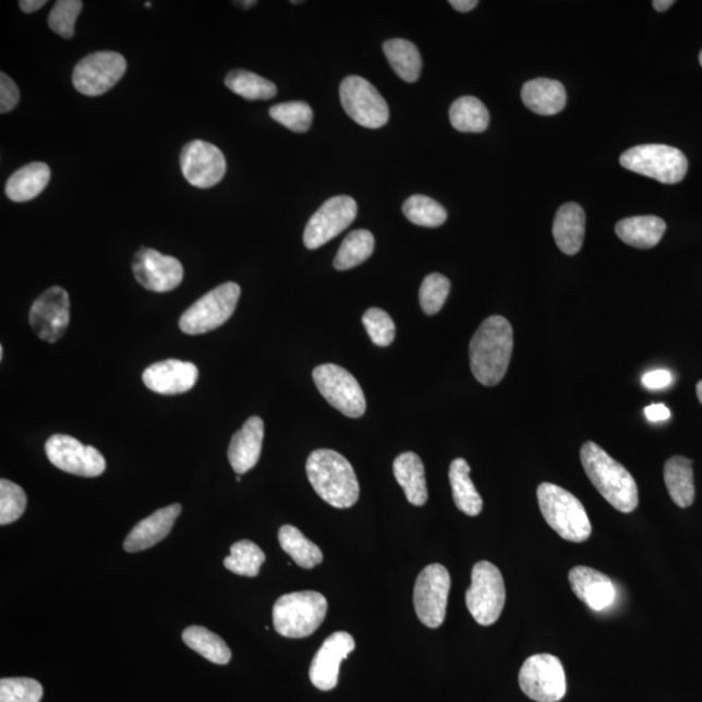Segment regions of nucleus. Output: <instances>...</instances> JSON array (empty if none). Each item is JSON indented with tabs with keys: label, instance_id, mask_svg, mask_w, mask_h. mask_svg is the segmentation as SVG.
Returning <instances> with one entry per match:
<instances>
[{
	"label": "nucleus",
	"instance_id": "f257e3e1",
	"mask_svg": "<svg viewBox=\"0 0 702 702\" xmlns=\"http://www.w3.org/2000/svg\"><path fill=\"white\" fill-rule=\"evenodd\" d=\"M515 332L504 316H489L477 328L470 342L472 375L483 386L501 383L509 368Z\"/></svg>",
	"mask_w": 702,
	"mask_h": 702
},
{
	"label": "nucleus",
	"instance_id": "f03ea898",
	"mask_svg": "<svg viewBox=\"0 0 702 702\" xmlns=\"http://www.w3.org/2000/svg\"><path fill=\"white\" fill-rule=\"evenodd\" d=\"M580 461L591 483L614 509L629 515L638 508V485L624 464L592 441L583 445Z\"/></svg>",
	"mask_w": 702,
	"mask_h": 702
},
{
	"label": "nucleus",
	"instance_id": "7ed1b4c3",
	"mask_svg": "<svg viewBox=\"0 0 702 702\" xmlns=\"http://www.w3.org/2000/svg\"><path fill=\"white\" fill-rule=\"evenodd\" d=\"M306 472L317 495L334 508H351L360 498V483L353 465L335 450L313 451L307 458Z\"/></svg>",
	"mask_w": 702,
	"mask_h": 702
},
{
	"label": "nucleus",
	"instance_id": "20e7f679",
	"mask_svg": "<svg viewBox=\"0 0 702 702\" xmlns=\"http://www.w3.org/2000/svg\"><path fill=\"white\" fill-rule=\"evenodd\" d=\"M540 511L553 530L567 542L584 543L592 524L582 503L556 484L543 483L537 488Z\"/></svg>",
	"mask_w": 702,
	"mask_h": 702
},
{
	"label": "nucleus",
	"instance_id": "39448f33",
	"mask_svg": "<svg viewBox=\"0 0 702 702\" xmlns=\"http://www.w3.org/2000/svg\"><path fill=\"white\" fill-rule=\"evenodd\" d=\"M327 598L319 592L303 591L281 596L274 605V627L283 638L312 637L327 617Z\"/></svg>",
	"mask_w": 702,
	"mask_h": 702
},
{
	"label": "nucleus",
	"instance_id": "423d86ee",
	"mask_svg": "<svg viewBox=\"0 0 702 702\" xmlns=\"http://www.w3.org/2000/svg\"><path fill=\"white\" fill-rule=\"evenodd\" d=\"M620 166L634 173L644 174L663 184H678L686 178V155L667 145H640L620 155Z\"/></svg>",
	"mask_w": 702,
	"mask_h": 702
},
{
	"label": "nucleus",
	"instance_id": "0eeeda50",
	"mask_svg": "<svg viewBox=\"0 0 702 702\" xmlns=\"http://www.w3.org/2000/svg\"><path fill=\"white\" fill-rule=\"evenodd\" d=\"M241 295L235 282L221 283L193 303L180 319V328L186 335H204L219 328L231 319Z\"/></svg>",
	"mask_w": 702,
	"mask_h": 702
},
{
	"label": "nucleus",
	"instance_id": "6e6552de",
	"mask_svg": "<svg viewBox=\"0 0 702 702\" xmlns=\"http://www.w3.org/2000/svg\"><path fill=\"white\" fill-rule=\"evenodd\" d=\"M506 590L501 571L488 561L472 569L471 585L465 592V605L479 625L492 626L501 617Z\"/></svg>",
	"mask_w": 702,
	"mask_h": 702
},
{
	"label": "nucleus",
	"instance_id": "1a4fd4ad",
	"mask_svg": "<svg viewBox=\"0 0 702 702\" xmlns=\"http://www.w3.org/2000/svg\"><path fill=\"white\" fill-rule=\"evenodd\" d=\"M315 386L329 404L349 417H361L366 413V397L360 383L346 368L327 363L313 373Z\"/></svg>",
	"mask_w": 702,
	"mask_h": 702
},
{
	"label": "nucleus",
	"instance_id": "9d476101",
	"mask_svg": "<svg viewBox=\"0 0 702 702\" xmlns=\"http://www.w3.org/2000/svg\"><path fill=\"white\" fill-rule=\"evenodd\" d=\"M519 686L525 697L537 702H558L567 691L561 661L552 654H535L519 671Z\"/></svg>",
	"mask_w": 702,
	"mask_h": 702
},
{
	"label": "nucleus",
	"instance_id": "9b49d317",
	"mask_svg": "<svg viewBox=\"0 0 702 702\" xmlns=\"http://www.w3.org/2000/svg\"><path fill=\"white\" fill-rule=\"evenodd\" d=\"M340 98L343 110L351 119L368 130H379L389 120L386 99L366 78L350 76L342 81Z\"/></svg>",
	"mask_w": 702,
	"mask_h": 702
},
{
	"label": "nucleus",
	"instance_id": "f8f14e48",
	"mask_svg": "<svg viewBox=\"0 0 702 702\" xmlns=\"http://www.w3.org/2000/svg\"><path fill=\"white\" fill-rule=\"evenodd\" d=\"M451 580L443 565L425 567L416 579L414 606L417 618L429 629H437L447 617Z\"/></svg>",
	"mask_w": 702,
	"mask_h": 702
},
{
	"label": "nucleus",
	"instance_id": "ddd939ff",
	"mask_svg": "<svg viewBox=\"0 0 702 702\" xmlns=\"http://www.w3.org/2000/svg\"><path fill=\"white\" fill-rule=\"evenodd\" d=\"M126 60L113 51H99L87 56L73 71V85L87 97H99L111 90L123 78Z\"/></svg>",
	"mask_w": 702,
	"mask_h": 702
},
{
	"label": "nucleus",
	"instance_id": "4468645a",
	"mask_svg": "<svg viewBox=\"0 0 702 702\" xmlns=\"http://www.w3.org/2000/svg\"><path fill=\"white\" fill-rule=\"evenodd\" d=\"M45 450L49 461L59 470L83 477H97L106 471V459L90 445L69 435H53Z\"/></svg>",
	"mask_w": 702,
	"mask_h": 702
},
{
	"label": "nucleus",
	"instance_id": "2eb2a0df",
	"mask_svg": "<svg viewBox=\"0 0 702 702\" xmlns=\"http://www.w3.org/2000/svg\"><path fill=\"white\" fill-rule=\"evenodd\" d=\"M356 202L349 195H337L324 204L308 220L303 242L310 250L319 249L346 231L356 218Z\"/></svg>",
	"mask_w": 702,
	"mask_h": 702
},
{
	"label": "nucleus",
	"instance_id": "dca6fc26",
	"mask_svg": "<svg viewBox=\"0 0 702 702\" xmlns=\"http://www.w3.org/2000/svg\"><path fill=\"white\" fill-rule=\"evenodd\" d=\"M180 166L189 184L201 189L218 185L227 172L225 154L219 147L201 140L189 142L182 148Z\"/></svg>",
	"mask_w": 702,
	"mask_h": 702
},
{
	"label": "nucleus",
	"instance_id": "f3484780",
	"mask_svg": "<svg viewBox=\"0 0 702 702\" xmlns=\"http://www.w3.org/2000/svg\"><path fill=\"white\" fill-rule=\"evenodd\" d=\"M29 323L40 340L57 342L70 326V295L63 288L52 287L33 303Z\"/></svg>",
	"mask_w": 702,
	"mask_h": 702
},
{
	"label": "nucleus",
	"instance_id": "a211bd4d",
	"mask_svg": "<svg viewBox=\"0 0 702 702\" xmlns=\"http://www.w3.org/2000/svg\"><path fill=\"white\" fill-rule=\"evenodd\" d=\"M132 269L141 287L155 293L171 292L184 280V267L180 261L154 249L138 250L134 255Z\"/></svg>",
	"mask_w": 702,
	"mask_h": 702
},
{
	"label": "nucleus",
	"instance_id": "6ab92c4d",
	"mask_svg": "<svg viewBox=\"0 0 702 702\" xmlns=\"http://www.w3.org/2000/svg\"><path fill=\"white\" fill-rule=\"evenodd\" d=\"M355 650V641L348 632H335L324 641L310 667V680L320 691H330L339 683L340 666Z\"/></svg>",
	"mask_w": 702,
	"mask_h": 702
},
{
	"label": "nucleus",
	"instance_id": "aec40b11",
	"mask_svg": "<svg viewBox=\"0 0 702 702\" xmlns=\"http://www.w3.org/2000/svg\"><path fill=\"white\" fill-rule=\"evenodd\" d=\"M198 375L197 366L191 362L167 360L147 367L142 380L155 394L174 396L193 389Z\"/></svg>",
	"mask_w": 702,
	"mask_h": 702
},
{
	"label": "nucleus",
	"instance_id": "412c9836",
	"mask_svg": "<svg viewBox=\"0 0 702 702\" xmlns=\"http://www.w3.org/2000/svg\"><path fill=\"white\" fill-rule=\"evenodd\" d=\"M569 582L577 597L593 612H603L616 601L617 590L613 580L591 567H573Z\"/></svg>",
	"mask_w": 702,
	"mask_h": 702
},
{
	"label": "nucleus",
	"instance_id": "4be33fe9",
	"mask_svg": "<svg viewBox=\"0 0 702 702\" xmlns=\"http://www.w3.org/2000/svg\"><path fill=\"white\" fill-rule=\"evenodd\" d=\"M263 438H265V423L259 416H252L242 425V428L232 437L228 448V459L235 474H246L258 463Z\"/></svg>",
	"mask_w": 702,
	"mask_h": 702
},
{
	"label": "nucleus",
	"instance_id": "5701e85b",
	"mask_svg": "<svg viewBox=\"0 0 702 702\" xmlns=\"http://www.w3.org/2000/svg\"><path fill=\"white\" fill-rule=\"evenodd\" d=\"M182 506L174 504L167 506V508L159 509L150 517L141 521L126 536L124 542V550L128 553H137L152 548L165 540L172 526L181 515Z\"/></svg>",
	"mask_w": 702,
	"mask_h": 702
},
{
	"label": "nucleus",
	"instance_id": "b1692460",
	"mask_svg": "<svg viewBox=\"0 0 702 702\" xmlns=\"http://www.w3.org/2000/svg\"><path fill=\"white\" fill-rule=\"evenodd\" d=\"M585 234V214L582 206L570 202L559 207L553 222V238L566 255H576L583 246Z\"/></svg>",
	"mask_w": 702,
	"mask_h": 702
},
{
	"label": "nucleus",
	"instance_id": "393cba45",
	"mask_svg": "<svg viewBox=\"0 0 702 702\" xmlns=\"http://www.w3.org/2000/svg\"><path fill=\"white\" fill-rule=\"evenodd\" d=\"M522 100L532 112L550 117L564 110L567 102L565 86L559 81L535 78L523 85Z\"/></svg>",
	"mask_w": 702,
	"mask_h": 702
},
{
	"label": "nucleus",
	"instance_id": "a878e982",
	"mask_svg": "<svg viewBox=\"0 0 702 702\" xmlns=\"http://www.w3.org/2000/svg\"><path fill=\"white\" fill-rule=\"evenodd\" d=\"M666 228V222L658 216H632L618 222L616 233L627 245L652 249L663 240Z\"/></svg>",
	"mask_w": 702,
	"mask_h": 702
},
{
	"label": "nucleus",
	"instance_id": "bb28decb",
	"mask_svg": "<svg viewBox=\"0 0 702 702\" xmlns=\"http://www.w3.org/2000/svg\"><path fill=\"white\" fill-rule=\"evenodd\" d=\"M395 477L401 485L408 501L414 506H423L427 503L428 491L425 483L424 464L420 456L408 451L395 459Z\"/></svg>",
	"mask_w": 702,
	"mask_h": 702
},
{
	"label": "nucleus",
	"instance_id": "cd10ccee",
	"mask_svg": "<svg viewBox=\"0 0 702 702\" xmlns=\"http://www.w3.org/2000/svg\"><path fill=\"white\" fill-rule=\"evenodd\" d=\"M50 178V167L40 161L20 168L7 181V197L19 204L35 199L49 185Z\"/></svg>",
	"mask_w": 702,
	"mask_h": 702
},
{
	"label": "nucleus",
	"instance_id": "c85d7f7f",
	"mask_svg": "<svg viewBox=\"0 0 702 702\" xmlns=\"http://www.w3.org/2000/svg\"><path fill=\"white\" fill-rule=\"evenodd\" d=\"M693 462L691 459L675 456L667 459L664 468V479L668 495L675 505L686 509L694 501Z\"/></svg>",
	"mask_w": 702,
	"mask_h": 702
},
{
	"label": "nucleus",
	"instance_id": "c756f323",
	"mask_svg": "<svg viewBox=\"0 0 702 702\" xmlns=\"http://www.w3.org/2000/svg\"><path fill=\"white\" fill-rule=\"evenodd\" d=\"M470 465L463 458L450 464L449 481L457 508L469 517H477L483 510V499L470 477Z\"/></svg>",
	"mask_w": 702,
	"mask_h": 702
},
{
	"label": "nucleus",
	"instance_id": "7c9ffc66",
	"mask_svg": "<svg viewBox=\"0 0 702 702\" xmlns=\"http://www.w3.org/2000/svg\"><path fill=\"white\" fill-rule=\"evenodd\" d=\"M383 50L398 77L407 83H415L420 78L422 57L413 43L401 38L389 39L384 44Z\"/></svg>",
	"mask_w": 702,
	"mask_h": 702
},
{
	"label": "nucleus",
	"instance_id": "2f4dec72",
	"mask_svg": "<svg viewBox=\"0 0 702 702\" xmlns=\"http://www.w3.org/2000/svg\"><path fill=\"white\" fill-rule=\"evenodd\" d=\"M182 640L194 652L216 665H227L232 658L226 641L206 627L191 626L182 632Z\"/></svg>",
	"mask_w": 702,
	"mask_h": 702
},
{
	"label": "nucleus",
	"instance_id": "473e14b6",
	"mask_svg": "<svg viewBox=\"0 0 702 702\" xmlns=\"http://www.w3.org/2000/svg\"><path fill=\"white\" fill-rule=\"evenodd\" d=\"M279 543L283 552L292 557L293 561L302 569H314L323 562V553L319 546L303 535L293 525H282L279 531Z\"/></svg>",
	"mask_w": 702,
	"mask_h": 702
},
{
	"label": "nucleus",
	"instance_id": "72a5a7b5",
	"mask_svg": "<svg viewBox=\"0 0 702 702\" xmlns=\"http://www.w3.org/2000/svg\"><path fill=\"white\" fill-rule=\"evenodd\" d=\"M449 118L455 130L463 133H482L489 125L487 107L475 97H462L450 106Z\"/></svg>",
	"mask_w": 702,
	"mask_h": 702
},
{
	"label": "nucleus",
	"instance_id": "f704fd0d",
	"mask_svg": "<svg viewBox=\"0 0 702 702\" xmlns=\"http://www.w3.org/2000/svg\"><path fill=\"white\" fill-rule=\"evenodd\" d=\"M374 249V234L366 231V229H356L342 241L334 266L339 271H347V269L360 266L373 255Z\"/></svg>",
	"mask_w": 702,
	"mask_h": 702
},
{
	"label": "nucleus",
	"instance_id": "c9c22d12",
	"mask_svg": "<svg viewBox=\"0 0 702 702\" xmlns=\"http://www.w3.org/2000/svg\"><path fill=\"white\" fill-rule=\"evenodd\" d=\"M226 85L229 90L247 100H268L278 94V87L271 81L244 70L228 73Z\"/></svg>",
	"mask_w": 702,
	"mask_h": 702
},
{
	"label": "nucleus",
	"instance_id": "e433bc0d",
	"mask_svg": "<svg viewBox=\"0 0 702 702\" xmlns=\"http://www.w3.org/2000/svg\"><path fill=\"white\" fill-rule=\"evenodd\" d=\"M266 562V555L258 545L250 540H241L231 546V556L225 559L229 571L241 577H258L261 567Z\"/></svg>",
	"mask_w": 702,
	"mask_h": 702
},
{
	"label": "nucleus",
	"instance_id": "4c0bfd02",
	"mask_svg": "<svg viewBox=\"0 0 702 702\" xmlns=\"http://www.w3.org/2000/svg\"><path fill=\"white\" fill-rule=\"evenodd\" d=\"M402 211L415 226L437 228L448 219V213L435 199L416 194L404 202Z\"/></svg>",
	"mask_w": 702,
	"mask_h": 702
},
{
	"label": "nucleus",
	"instance_id": "58836bf2",
	"mask_svg": "<svg viewBox=\"0 0 702 702\" xmlns=\"http://www.w3.org/2000/svg\"><path fill=\"white\" fill-rule=\"evenodd\" d=\"M269 117L289 131L305 133L313 124L314 113L306 102H287L271 107Z\"/></svg>",
	"mask_w": 702,
	"mask_h": 702
},
{
	"label": "nucleus",
	"instance_id": "ea45409f",
	"mask_svg": "<svg viewBox=\"0 0 702 702\" xmlns=\"http://www.w3.org/2000/svg\"><path fill=\"white\" fill-rule=\"evenodd\" d=\"M28 498L20 485L0 481V524H11L23 517Z\"/></svg>",
	"mask_w": 702,
	"mask_h": 702
},
{
	"label": "nucleus",
	"instance_id": "a19ab883",
	"mask_svg": "<svg viewBox=\"0 0 702 702\" xmlns=\"http://www.w3.org/2000/svg\"><path fill=\"white\" fill-rule=\"evenodd\" d=\"M450 293V281L440 274H431L422 282L421 306L425 314L435 315L445 305Z\"/></svg>",
	"mask_w": 702,
	"mask_h": 702
},
{
	"label": "nucleus",
	"instance_id": "79ce46f5",
	"mask_svg": "<svg viewBox=\"0 0 702 702\" xmlns=\"http://www.w3.org/2000/svg\"><path fill=\"white\" fill-rule=\"evenodd\" d=\"M44 688L31 678H3L0 680V702H40Z\"/></svg>",
	"mask_w": 702,
	"mask_h": 702
},
{
	"label": "nucleus",
	"instance_id": "37998d69",
	"mask_svg": "<svg viewBox=\"0 0 702 702\" xmlns=\"http://www.w3.org/2000/svg\"><path fill=\"white\" fill-rule=\"evenodd\" d=\"M81 0H59L50 12L49 25L60 37L71 39L76 29L77 17L83 10Z\"/></svg>",
	"mask_w": 702,
	"mask_h": 702
},
{
	"label": "nucleus",
	"instance_id": "c03bdc74",
	"mask_svg": "<svg viewBox=\"0 0 702 702\" xmlns=\"http://www.w3.org/2000/svg\"><path fill=\"white\" fill-rule=\"evenodd\" d=\"M362 322L375 346L386 348L394 342L396 326L389 314L384 310L376 307L367 310L363 315Z\"/></svg>",
	"mask_w": 702,
	"mask_h": 702
},
{
	"label": "nucleus",
	"instance_id": "a18cd8bd",
	"mask_svg": "<svg viewBox=\"0 0 702 702\" xmlns=\"http://www.w3.org/2000/svg\"><path fill=\"white\" fill-rule=\"evenodd\" d=\"M20 92L15 83L4 72L0 73V112L7 113L19 104Z\"/></svg>",
	"mask_w": 702,
	"mask_h": 702
},
{
	"label": "nucleus",
	"instance_id": "49530a36",
	"mask_svg": "<svg viewBox=\"0 0 702 702\" xmlns=\"http://www.w3.org/2000/svg\"><path fill=\"white\" fill-rule=\"evenodd\" d=\"M673 383V375L667 370H654L643 376V386L646 389H664Z\"/></svg>",
	"mask_w": 702,
	"mask_h": 702
},
{
	"label": "nucleus",
	"instance_id": "de8ad7c7",
	"mask_svg": "<svg viewBox=\"0 0 702 702\" xmlns=\"http://www.w3.org/2000/svg\"><path fill=\"white\" fill-rule=\"evenodd\" d=\"M646 420L652 423L665 422L670 417V410L663 403H653L644 410Z\"/></svg>",
	"mask_w": 702,
	"mask_h": 702
},
{
	"label": "nucleus",
	"instance_id": "09e8293b",
	"mask_svg": "<svg viewBox=\"0 0 702 702\" xmlns=\"http://www.w3.org/2000/svg\"><path fill=\"white\" fill-rule=\"evenodd\" d=\"M45 4L46 0H22V2H19L20 9L25 13H35L43 9Z\"/></svg>",
	"mask_w": 702,
	"mask_h": 702
},
{
	"label": "nucleus",
	"instance_id": "8fccbe9b",
	"mask_svg": "<svg viewBox=\"0 0 702 702\" xmlns=\"http://www.w3.org/2000/svg\"><path fill=\"white\" fill-rule=\"evenodd\" d=\"M449 4L459 12H470L479 4L477 0H450Z\"/></svg>",
	"mask_w": 702,
	"mask_h": 702
},
{
	"label": "nucleus",
	"instance_id": "3c124183",
	"mask_svg": "<svg viewBox=\"0 0 702 702\" xmlns=\"http://www.w3.org/2000/svg\"><path fill=\"white\" fill-rule=\"evenodd\" d=\"M673 4V0H656V2H653L654 9H656L658 12L667 11Z\"/></svg>",
	"mask_w": 702,
	"mask_h": 702
},
{
	"label": "nucleus",
	"instance_id": "603ef678",
	"mask_svg": "<svg viewBox=\"0 0 702 702\" xmlns=\"http://www.w3.org/2000/svg\"><path fill=\"white\" fill-rule=\"evenodd\" d=\"M235 4H239V5H241V7H244V9H250V7L255 5V4H256V2H254V0H250V2H238V3H235Z\"/></svg>",
	"mask_w": 702,
	"mask_h": 702
},
{
	"label": "nucleus",
	"instance_id": "864d4df0",
	"mask_svg": "<svg viewBox=\"0 0 702 702\" xmlns=\"http://www.w3.org/2000/svg\"><path fill=\"white\" fill-rule=\"evenodd\" d=\"M697 395H698L700 403L702 404V380L699 382V384H698Z\"/></svg>",
	"mask_w": 702,
	"mask_h": 702
},
{
	"label": "nucleus",
	"instance_id": "5fc2aeb1",
	"mask_svg": "<svg viewBox=\"0 0 702 702\" xmlns=\"http://www.w3.org/2000/svg\"><path fill=\"white\" fill-rule=\"evenodd\" d=\"M3 355H4V349L3 347H0V361H3Z\"/></svg>",
	"mask_w": 702,
	"mask_h": 702
},
{
	"label": "nucleus",
	"instance_id": "6e6d98bb",
	"mask_svg": "<svg viewBox=\"0 0 702 702\" xmlns=\"http://www.w3.org/2000/svg\"><path fill=\"white\" fill-rule=\"evenodd\" d=\"M152 5H153V3H150V2L145 3L146 9H150Z\"/></svg>",
	"mask_w": 702,
	"mask_h": 702
},
{
	"label": "nucleus",
	"instance_id": "4d7b16f0",
	"mask_svg": "<svg viewBox=\"0 0 702 702\" xmlns=\"http://www.w3.org/2000/svg\"><path fill=\"white\" fill-rule=\"evenodd\" d=\"M700 64L702 66V51L700 52Z\"/></svg>",
	"mask_w": 702,
	"mask_h": 702
}]
</instances>
